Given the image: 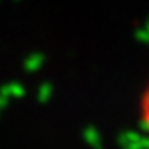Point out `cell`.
Segmentation results:
<instances>
[{
  "instance_id": "obj_1",
  "label": "cell",
  "mask_w": 149,
  "mask_h": 149,
  "mask_svg": "<svg viewBox=\"0 0 149 149\" xmlns=\"http://www.w3.org/2000/svg\"><path fill=\"white\" fill-rule=\"evenodd\" d=\"M138 119H140L144 131L149 135V79L140 93V101H138Z\"/></svg>"
}]
</instances>
